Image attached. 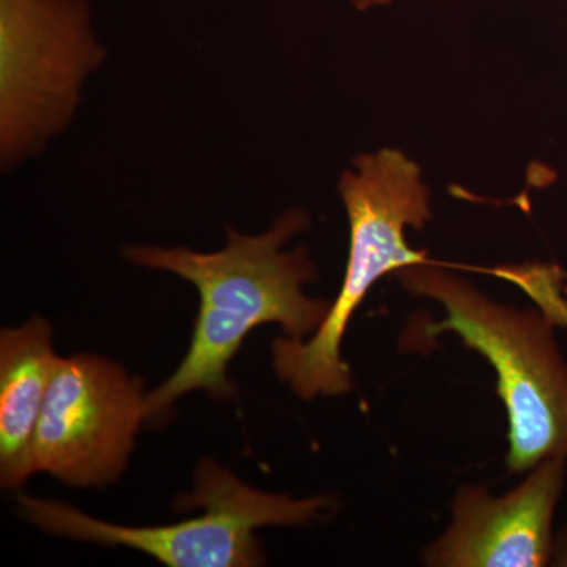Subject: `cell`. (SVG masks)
Masks as SVG:
<instances>
[{"label":"cell","mask_w":567,"mask_h":567,"mask_svg":"<svg viewBox=\"0 0 567 567\" xmlns=\"http://www.w3.org/2000/svg\"><path fill=\"white\" fill-rule=\"evenodd\" d=\"M554 558L557 559V565L567 566V535L559 539V546L555 547Z\"/></svg>","instance_id":"obj_10"},{"label":"cell","mask_w":567,"mask_h":567,"mask_svg":"<svg viewBox=\"0 0 567 567\" xmlns=\"http://www.w3.org/2000/svg\"><path fill=\"white\" fill-rule=\"evenodd\" d=\"M308 223V215L293 208L262 234L229 230L219 251L144 245L123 251L134 265L192 282L200 298L188 353L162 386L145 395L147 417L163 415L178 398L196 390L233 398L227 365L254 328L278 323L293 341L319 330L331 305L303 292L305 284L316 279L315 264L306 248L284 251Z\"/></svg>","instance_id":"obj_1"},{"label":"cell","mask_w":567,"mask_h":567,"mask_svg":"<svg viewBox=\"0 0 567 567\" xmlns=\"http://www.w3.org/2000/svg\"><path fill=\"white\" fill-rule=\"evenodd\" d=\"M338 189L350 226L341 290L308 342L276 339L271 347L276 374L305 401L352 390V371L342 360L341 346L354 311L380 278L431 260L405 240L406 227L423 229L432 212L420 167L404 153L383 148L357 156L353 169L339 178Z\"/></svg>","instance_id":"obj_2"},{"label":"cell","mask_w":567,"mask_h":567,"mask_svg":"<svg viewBox=\"0 0 567 567\" xmlns=\"http://www.w3.org/2000/svg\"><path fill=\"white\" fill-rule=\"evenodd\" d=\"M145 395L140 380L110 360L59 358L33 442L35 473L74 487L117 480L147 417Z\"/></svg>","instance_id":"obj_6"},{"label":"cell","mask_w":567,"mask_h":567,"mask_svg":"<svg viewBox=\"0 0 567 567\" xmlns=\"http://www.w3.org/2000/svg\"><path fill=\"white\" fill-rule=\"evenodd\" d=\"M565 292H566V295H567V287H566V289H565Z\"/></svg>","instance_id":"obj_11"},{"label":"cell","mask_w":567,"mask_h":567,"mask_svg":"<svg viewBox=\"0 0 567 567\" xmlns=\"http://www.w3.org/2000/svg\"><path fill=\"white\" fill-rule=\"evenodd\" d=\"M347 2L352 3L357 10H368L372 7L388 6L393 0H347Z\"/></svg>","instance_id":"obj_9"},{"label":"cell","mask_w":567,"mask_h":567,"mask_svg":"<svg viewBox=\"0 0 567 567\" xmlns=\"http://www.w3.org/2000/svg\"><path fill=\"white\" fill-rule=\"evenodd\" d=\"M20 505L28 520L52 535L136 548L169 567H249L264 561L256 529L309 524L331 502L327 496L293 499L267 494L216 462L204 461L197 465L196 488L181 499L182 509L203 506L204 514L178 524L123 527L25 495Z\"/></svg>","instance_id":"obj_5"},{"label":"cell","mask_w":567,"mask_h":567,"mask_svg":"<svg viewBox=\"0 0 567 567\" xmlns=\"http://www.w3.org/2000/svg\"><path fill=\"white\" fill-rule=\"evenodd\" d=\"M106 48L87 0H0V166L40 155L69 128Z\"/></svg>","instance_id":"obj_4"},{"label":"cell","mask_w":567,"mask_h":567,"mask_svg":"<svg viewBox=\"0 0 567 567\" xmlns=\"http://www.w3.org/2000/svg\"><path fill=\"white\" fill-rule=\"evenodd\" d=\"M58 360L47 320L33 319L0 336L2 487H20L35 473L33 442Z\"/></svg>","instance_id":"obj_8"},{"label":"cell","mask_w":567,"mask_h":567,"mask_svg":"<svg viewBox=\"0 0 567 567\" xmlns=\"http://www.w3.org/2000/svg\"><path fill=\"white\" fill-rule=\"evenodd\" d=\"M395 274L410 293L445 309V319L424 324L423 338L456 333L494 368L509 421L507 468L529 472L546 458H567V361L555 339V320L535 309L495 303L434 260Z\"/></svg>","instance_id":"obj_3"},{"label":"cell","mask_w":567,"mask_h":567,"mask_svg":"<svg viewBox=\"0 0 567 567\" xmlns=\"http://www.w3.org/2000/svg\"><path fill=\"white\" fill-rule=\"evenodd\" d=\"M566 458L537 464L505 496L465 484L453 502V520L425 548L427 566L540 567L554 559L551 522L565 488Z\"/></svg>","instance_id":"obj_7"}]
</instances>
